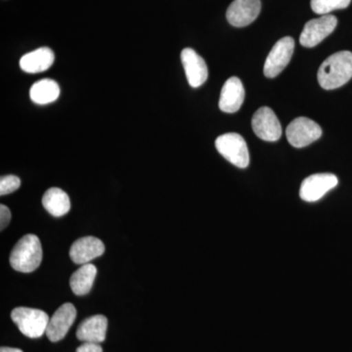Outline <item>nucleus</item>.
I'll return each mask as SVG.
<instances>
[{
	"label": "nucleus",
	"mask_w": 352,
	"mask_h": 352,
	"mask_svg": "<svg viewBox=\"0 0 352 352\" xmlns=\"http://www.w3.org/2000/svg\"><path fill=\"white\" fill-rule=\"evenodd\" d=\"M11 221V212L8 207L0 205V229L4 230Z\"/></svg>",
	"instance_id": "nucleus-22"
},
{
	"label": "nucleus",
	"mask_w": 352,
	"mask_h": 352,
	"mask_svg": "<svg viewBox=\"0 0 352 352\" xmlns=\"http://www.w3.org/2000/svg\"><path fill=\"white\" fill-rule=\"evenodd\" d=\"M21 180L16 175L2 176L0 179V195L6 196L19 189Z\"/></svg>",
	"instance_id": "nucleus-21"
},
{
	"label": "nucleus",
	"mask_w": 352,
	"mask_h": 352,
	"mask_svg": "<svg viewBox=\"0 0 352 352\" xmlns=\"http://www.w3.org/2000/svg\"><path fill=\"white\" fill-rule=\"evenodd\" d=\"M245 100V89L240 78L232 76L224 83L219 98V109L224 113H236L239 111Z\"/></svg>",
	"instance_id": "nucleus-14"
},
{
	"label": "nucleus",
	"mask_w": 352,
	"mask_h": 352,
	"mask_svg": "<svg viewBox=\"0 0 352 352\" xmlns=\"http://www.w3.org/2000/svg\"><path fill=\"white\" fill-rule=\"evenodd\" d=\"M97 268L91 263L83 264L69 279V286L76 296H85L94 286Z\"/></svg>",
	"instance_id": "nucleus-18"
},
{
	"label": "nucleus",
	"mask_w": 352,
	"mask_h": 352,
	"mask_svg": "<svg viewBox=\"0 0 352 352\" xmlns=\"http://www.w3.org/2000/svg\"><path fill=\"white\" fill-rule=\"evenodd\" d=\"M76 352H103V349H102L100 344L83 342L82 346L76 349Z\"/></svg>",
	"instance_id": "nucleus-23"
},
{
	"label": "nucleus",
	"mask_w": 352,
	"mask_h": 352,
	"mask_svg": "<svg viewBox=\"0 0 352 352\" xmlns=\"http://www.w3.org/2000/svg\"><path fill=\"white\" fill-rule=\"evenodd\" d=\"M215 147L229 163L240 168H245L250 164L249 149L245 139L238 133L223 134L215 140Z\"/></svg>",
	"instance_id": "nucleus-4"
},
{
	"label": "nucleus",
	"mask_w": 352,
	"mask_h": 352,
	"mask_svg": "<svg viewBox=\"0 0 352 352\" xmlns=\"http://www.w3.org/2000/svg\"><path fill=\"white\" fill-rule=\"evenodd\" d=\"M43 205L51 215L61 217L68 214L71 208V201L68 194L63 190L53 187L48 189L43 197Z\"/></svg>",
	"instance_id": "nucleus-17"
},
{
	"label": "nucleus",
	"mask_w": 352,
	"mask_h": 352,
	"mask_svg": "<svg viewBox=\"0 0 352 352\" xmlns=\"http://www.w3.org/2000/svg\"><path fill=\"white\" fill-rule=\"evenodd\" d=\"M11 319L25 337L38 339L45 333L50 318L43 310L16 307L11 312Z\"/></svg>",
	"instance_id": "nucleus-3"
},
{
	"label": "nucleus",
	"mask_w": 352,
	"mask_h": 352,
	"mask_svg": "<svg viewBox=\"0 0 352 352\" xmlns=\"http://www.w3.org/2000/svg\"><path fill=\"white\" fill-rule=\"evenodd\" d=\"M76 318L75 305L67 302L61 305L48 322L45 335L52 342L63 340L68 333L69 328L73 325Z\"/></svg>",
	"instance_id": "nucleus-10"
},
{
	"label": "nucleus",
	"mask_w": 352,
	"mask_h": 352,
	"mask_svg": "<svg viewBox=\"0 0 352 352\" xmlns=\"http://www.w3.org/2000/svg\"><path fill=\"white\" fill-rule=\"evenodd\" d=\"M294 50L295 41L291 36H285L278 41L271 50L264 64L263 72L266 78H273L281 74L291 61Z\"/></svg>",
	"instance_id": "nucleus-6"
},
{
	"label": "nucleus",
	"mask_w": 352,
	"mask_h": 352,
	"mask_svg": "<svg viewBox=\"0 0 352 352\" xmlns=\"http://www.w3.org/2000/svg\"><path fill=\"white\" fill-rule=\"evenodd\" d=\"M60 96V87L55 80L44 78L32 85L30 97L34 103L46 105L56 101Z\"/></svg>",
	"instance_id": "nucleus-19"
},
{
	"label": "nucleus",
	"mask_w": 352,
	"mask_h": 352,
	"mask_svg": "<svg viewBox=\"0 0 352 352\" xmlns=\"http://www.w3.org/2000/svg\"><path fill=\"white\" fill-rule=\"evenodd\" d=\"M43 261V247L38 236L27 234L13 248L10 264L13 270L22 273H31L38 270Z\"/></svg>",
	"instance_id": "nucleus-2"
},
{
	"label": "nucleus",
	"mask_w": 352,
	"mask_h": 352,
	"mask_svg": "<svg viewBox=\"0 0 352 352\" xmlns=\"http://www.w3.org/2000/svg\"><path fill=\"white\" fill-rule=\"evenodd\" d=\"M252 126L256 135L264 141L274 142L281 138V124L272 109L259 108L252 117Z\"/></svg>",
	"instance_id": "nucleus-8"
},
{
	"label": "nucleus",
	"mask_w": 352,
	"mask_h": 352,
	"mask_svg": "<svg viewBox=\"0 0 352 352\" xmlns=\"http://www.w3.org/2000/svg\"><path fill=\"white\" fill-rule=\"evenodd\" d=\"M286 135L289 144L296 148H303L321 138L322 129L314 120L300 117L287 127Z\"/></svg>",
	"instance_id": "nucleus-5"
},
{
	"label": "nucleus",
	"mask_w": 352,
	"mask_h": 352,
	"mask_svg": "<svg viewBox=\"0 0 352 352\" xmlns=\"http://www.w3.org/2000/svg\"><path fill=\"white\" fill-rule=\"evenodd\" d=\"M0 352H24V351H21V349H14V347L2 346L1 349H0Z\"/></svg>",
	"instance_id": "nucleus-24"
},
{
	"label": "nucleus",
	"mask_w": 352,
	"mask_h": 352,
	"mask_svg": "<svg viewBox=\"0 0 352 352\" xmlns=\"http://www.w3.org/2000/svg\"><path fill=\"white\" fill-rule=\"evenodd\" d=\"M54 60V52L50 48L41 47L21 58L20 67L25 73L38 74L47 71Z\"/></svg>",
	"instance_id": "nucleus-16"
},
{
	"label": "nucleus",
	"mask_w": 352,
	"mask_h": 352,
	"mask_svg": "<svg viewBox=\"0 0 352 352\" xmlns=\"http://www.w3.org/2000/svg\"><path fill=\"white\" fill-rule=\"evenodd\" d=\"M352 78V53L340 51L328 57L318 71L319 85L326 90L336 89L349 82Z\"/></svg>",
	"instance_id": "nucleus-1"
},
{
	"label": "nucleus",
	"mask_w": 352,
	"mask_h": 352,
	"mask_svg": "<svg viewBox=\"0 0 352 352\" xmlns=\"http://www.w3.org/2000/svg\"><path fill=\"white\" fill-rule=\"evenodd\" d=\"M108 319L98 314L88 317L83 320L76 330V338L82 342L101 344L106 339Z\"/></svg>",
	"instance_id": "nucleus-15"
},
{
	"label": "nucleus",
	"mask_w": 352,
	"mask_h": 352,
	"mask_svg": "<svg viewBox=\"0 0 352 352\" xmlns=\"http://www.w3.org/2000/svg\"><path fill=\"white\" fill-rule=\"evenodd\" d=\"M351 0H311L314 12L319 15H328L333 10L346 8Z\"/></svg>",
	"instance_id": "nucleus-20"
},
{
	"label": "nucleus",
	"mask_w": 352,
	"mask_h": 352,
	"mask_svg": "<svg viewBox=\"0 0 352 352\" xmlns=\"http://www.w3.org/2000/svg\"><path fill=\"white\" fill-rule=\"evenodd\" d=\"M105 252V245L100 239L92 236L76 240L69 249V258L76 264L90 263V261L99 258Z\"/></svg>",
	"instance_id": "nucleus-13"
},
{
	"label": "nucleus",
	"mask_w": 352,
	"mask_h": 352,
	"mask_svg": "<svg viewBox=\"0 0 352 352\" xmlns=\"http://www.w3.org/2000/svg\"><path fill=\"white\" fill-rule=\"evenodd\" d=\"M261 10V0H234L227 9L226 19L233 27H245L256 21Z\"/></svg>",
	"instance_id": "nucleus-11"
},
{
	"label": "nucleus",
	"mask_w": 352,
	"mask_h": 352,
	"mask_svg": "<svg viewBox=\"0 0 352 352\" xmlns=\"http://www.w3.org/2000/svg\"><path fill=\"white\" fill-rule=\"evenodd\" d=\"M183 68L187 80L192 87H200L208 80V71L205 60L192 48H185L182 52Z\"/></svg>",
	"instance_id": "nucleus-12"
},
{
	"label": "nucleus",
	"mask_w": 352,
	"mask_h": 352,
	"mask_svg": "<svg viewBox=\"0 0 352 352\" xmlns=\"http://www.w3.org/2000/svg\"><path fill=\"white\" fill-rule=\"evenodd\" d=\"M338 25L333 15H323L318 19L308 21L300 34V43L305 47H314L330 36Z\"/></svg>",
	"instance_id": "nucleus-7"
},
{
	"label": "nucleus",
	"mask_w": 352,
	"mask_h": 352,
	"mask_svg": "<svg viewBox=\"0 0 352 352\" xmlns=\"http://www.w3.org/2000/svg\"><path fill=\"white\" fill-rule=\"evenodd\" d=\"M339 180L332 173H317L305 178L300 186V196L303 201H316L337 186Z\"/></svg>",
	"instance_id": "nucleus-9"
}]
</instances>
